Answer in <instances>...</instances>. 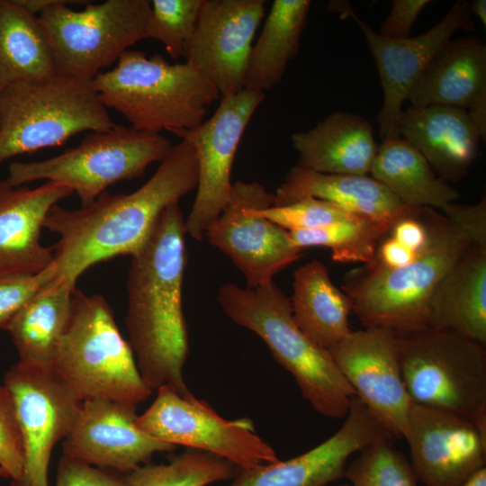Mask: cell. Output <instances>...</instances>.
Masks as SVG:
<instances>
[{"label": "cell", "instance_id": "6da1fadb", "mask_svg": "<svg viewBox=\"0 0 486 486\" xmlns=\"http://www.w3.org/2000/svg\"><path fill=\"white\" fill-rule=\"evenodd\" d=\"M173 145L157 171L130 194L104 193L76 210L53 206L44 229L58 235L52 266L73 286L91 266L135 256L148 243L164 211L197 187L198 164L189 139Z\"/></svg>", "mask_w": 486, "mask_h": 486}, {"label": "cell", "instance_id": "7a4b0ae2", "mask_svg": "<svg viewBox=\"0 0 486 486\" xmlns=\"http://www.w3.org/2000/svg\"><path fill=\"white\" fill-rule=\"evenodd\" d=\"M184 218L178 202L162 213L146 246L130 256L125 326L140 374L153 392L167 385L190 393L183 377L188 331L182 288L186 266Z\"/></svg>", "mask_w": 486, "mask_h": 486}, {"label": "cell", "instance_id": "3957f363", "mask_svg": "<svg viewBox=\"0 0 486 486\" xmlns=\"http://www.w3.org/2000/svg\"><path fill=\"white\" fill-rule=\"evenodd\" d=\"M486 243V199L452 203L439 213L427 248L413 262L389 271L347 272L342 290L364 327L406 331L427 327L430 297L442 277L473 244Z\"/></svg>", "mask_w": 486, "mask_h": 486}, {"label": "cell", "instance_id": "277c9868", "mask_svg": "<svg viewBox=\"0 0 486 486\" xmlns=\"http://www.w3.org/2000/svg\"><path fill=\"white\" fill-rule=\"evenodd\" d=\"M217 300L232 321L266 344L315 411L331 418L346 417L356 396L354 390L328 350L312 342L296 325L290 298L274 281L255 288L227 283L220 286Z\"/></svg>", "mask_w": 486, "mask_h": 486}, {"label": "cell", "instance_id": "5b68a950", "mask_svg": "<svg viewBox=\"0 0 486 486\" xmlns=\"http://www.w3.org/2000/svg\"><path fill=\"white\" fill-rule=\"evenodd\" d=\"M92 86L106 109H113L140 131L174 134L204 121L207 107L220 98L217 88L193 65L168 63L156 53L126 51Z\"/></svg>", "mask_w": 486, "mask_h": 486}, {"label": "cell", "instance_id": "8992f818", "mask_svg": "<svg viewBox=\"0 0 486 486\" xmlns=\"http://www.w3.org/2000/svg\"><path fill=\"white\" fill-rule=\"evenodd\" d=\"M51 369L82 401L107 400L137 407L153 392L107 300L76 287Z\"/></svg>", "mask_w": 486, "mask_h": 486}, {"label": "cell", "instance_id": "52a82bcc", "mask_svg": "<svg viewBox=\"0 0 486 486\" xmlns=\"http://www.w3.org/2000/svg\"><path fill=\"white\" fill-rule=\"evenodd\" d=\"M115 125L91 81L57 75L41 83L14 82L0 95V163Z\"/></svg>", "mask_w": 486, "mask_h": 486}, {"label": "cell", "instance_id": "ba28073f", "mask_svg": "<svg viewBox=\"0 0 486 486\" xmlns=\"http://www.w3.org/2000/svg\"><path fill=\"white\" fill-rule=\"evenodd\" d=\"M412 403L472 420L486 410V349L457 331L423 327L395 331Z\"/></svg>", "mask_w": 486, "mask_h": 486}, {"label": "cell", "instance_id": "9c48e42d", "mask_svg": "<svg viewBox=\"0 0 486 486\" xmlns=\"http://www.w3.org/2000/svg\"><path fill=\"white\" fill-rule=\"evenodd\" d=\"M172 146L158 132L116 124L107 130L89 132L79 145L58 156L10 164L5 180L13 186L38 180L58 183L86 206L117 182L142 177L147 167L161 162Z\"/></svg>", "mask_w": 486, "mask_h": 486}, {"label": "cell", "instance_id": "30bf717a", "mask_svg": "<svg viewBox=\"0 0 486 486\" xmlns=\"http://www.w3.org/2000/svg\"><path fill=\"white\" fill-rule=\"evenodd\" d=\"M150 11L148 0H61L38 18L58 75L92 81L130 47L146 40Z\"/></svg>", "mask_w": 486, "mask_h": 486}, {"label": "cell", "instance_id": "8fae6325", "mask_svg": "<svg viewBox=\"0 0 486 486\" xmlns=\"http://www.w3.org/2000/svg\"><path fill=\"white\" fill-rule=\"evenodd\" d=\"M136 426L155 439L220 456L240 469L280 460L256 434L250 418L226 419L208 402L191 392L181 395L167 385L157 390L154 401L138 416Z\"/></svg>", "mask_w": 486, "mask_h": 486}, {"label": "cell", "instance_id": "7c38bea8", "mask_svg": "<svg viewBox=\"0 0 486 486\" xmlns=\"http://www.w3.org/2000/svg\"><path fill=\"white\" fill-rule=\"evenodd\" d=\"M274 202V194L262 184L237 181L220 214L204 234L212 246L231 259L250 288L272 282L303 255L287 230L259 213Z\"/></svg>", "mask_w": 486, "mask_h": 486}, {"label": "cell", "instance_id": "4fadbf2b", "mask_svg": "<svg viewBox=\"0 0 486 486\" xmlns=\"http://www.w3.org/2000/svg\"><path fill=\"white\" fill-rule=\"evenodd\" d=\"M4 384L14 400L23 446V468L10 486H50L52 449L71 431L82 400L51 367L18 362L5 374Z\"/></svg>", "mask_w": 486, "mask_h": 486}, {"label": "cell", "instance_id": "5bb4252c", "mask_svg": "<svg viewBox=\"0 0 486 486\" xmlns=\"http://www.w3.org/2000/svg\"><path fill=\"white\" fill-rule=\"evenodd\" d=\"M265 93L242 89L220 97L215 112L192 130L176 133L192 142L198 164L197 192L184 220L187 235L202 241L220 214L230 196L231 168L236 152Z\"/></svg>", "mask_w": 486, "mask_h": 486}, {"label": "cell", "instance_id": "9a60e30c", "mask_svg": "<svg viewBox=\"0 0 486 486\" xmlns=\"http://www.w3.org/2000/svg\"><path fill=\"white\" fill-rule=\"evenodd\" d=\"M328 7L351 17L363 32L377 67L383 103L377 122L383 140L400 137L402 105L428 63L459 31H472L469 4L459 0L432 28L416 37L392 40L380 36L362 21L345 2H330Z\"/></svg>", "mask_w": 486, "mask_h": 486}, {"label": "cell", "instance_id": "2e32d148", "mask_svg": "<svg viewBox=\"0 0 486 486\" xmlns=\"http://www.w3.org/2000/svg\"><path fill=\"white\" fill-rule=\"evenodd\" d=\"M328 350L372 415L393 436L404 438L412 402L402 378L395 331L364 327Z\"/></svg>", "mask_w": 486, "mask_h": 486}, {"label": "cell", "instance_id": "e0dca14e", "mask_svg": "<svg viewBox=\"0 0 486 486\" xmlns=\"http://www.w3.org/2000/svg\"><path fill=\"white\" fill-rule=\"evenodd\" d=\"M265 0H203L184 55L219 91L220 97L244 89L256 32Z\"/></svg>", "mask_w": 486, "mask_h": 486}, {"label": "cell", "instance_id": "ac0fdd59", "mask_svg": "<svg viewBox=\"0 0 486 486\" xmlns=\"http://www.w3.org/2000/svg\"><path fill=\"white\" fill-rule=\"evenodd\" d=\"M404 438L425 486H461L485 467L486 440L464 417L412 403Z\"/></svg>", "mask_w": 486, "mask_h": 486}, {"label": "cell", "instance_id": "d6986e66", "mask_svg": "<svg viewBox=\"0 0 486 486\" xmlns=\"http://www.w3.org/2000/svg\"><path fill=\"white\" fill-rule=\"evenodd\" d=\"M136 406L107 400L82 402L77 418L63 441V454L122 474L150 463L158 452L176 446L151 437L136 426Z\"/></svg>", "mask_w": 486, "mask_h": 486}, {"label": "cell", "instance_id": "ffe728a7", "mask_svg": "<svg viewBox=\"0 0 486 486\" xmlns=\"http://www.w3.org/2000/svg\"><path fill=\"white\" fill-rule=\"evenodd\" d=\"M343 425L327 440L286 461L240 469L229 486H328L344 478L350 457L393 436L354 396Z\"/></svg>", "mask_w": 486, "mask_h": 486}, {"label": "cell", "instance_id": "44dd1931", "mask_svg": "<svg viewBox=\"0 0 486 486\" xmlns=\"http://www.w3.org/2000/svg\"><path fill=\"white\" fill-rule=\"evenodd\" d=\"M54 182L30 188L0 181V277L36 274L53 262V248L41 243V230L50 209L72 194Z\"/></svg>", "mask_w": 486, "mask_h": 486}, {"label": "cell", "instance_id": "7402d4cb", "mask_svg": "<svg viewBox=\"0 0 486 486\" xmlns=\"http://www.w3.org/2000/svg\"><path fill=\"white\" fill-rule=\"evenodd\" d=\"M399 133L447 183L467 175L482 140L465 109L446 105H410L402 112Z\"/></svg>", "mask_w": 486, "mask_h": 486}, {"label": "cell", "instance_id": "603a6c76", "mask_svg": "<svg viewBox=\"0 0 486 486\" xmlns=\"http://www.w3.org/2000/svg\"><path fill=\"white\" fill-rule=\"evenodd\" d=\"M291 140L298 166L324 174L368 176L378 145L371 123L346 112H336Z\"/></svg>", "mask_w": 486, "mask_h": 486}, {"label": "cell", "instance_id": "cb8c5ba5", "mask_svg": "<svg viewBox=\"0 0 486 486\" xmlns=\"http://www.w3.org/2000/svg\"><path fill=\"white\" fill-rule=\"evenodd\" d=\"M427 327L447 328L486 345V243L472 245L436 286Z\"/></svg>", "mask_w": 486, "mask_h": 486}, {"label": "cell", "instance_id": "d4e9b609", "mask_svg": "<svg viewBox=\"0 0 486 486\" xmlns=\"http://www.w3.org/2000/svg\"><path fill=\"white\" fill-rule=\"evenodd\" d=\"M486 91V46L477 37L451 39L411 88L410 105L467 109Z\"/></svg>", "mask_w": 486, "mask_h": 486}, {"label": "cell", "instance_id": "484cf974", "mask_svg": "<svg viewBox=\"0 0 486 486\" xmlns=\"http://www.w3.org/2000/svg\"><path fill=\"white\" fill-rule=\"evenodd\" d=\"M274 194V206L312 197L356 215L382 220L394 218L408 206L370 176L324 174L298 165Z\"/></svg>", "mask_w": 486, "mask_h": 486}, {"label": "cell", "instance_id": "4316f807", "mask_svg": "<svg viewBox=\"0 0 486 486\" xmlns=\"http://www.w3.org/2000/svg\"><path fill=\"white\" fill-rule=\"evenodd\" d=\"M290 300L296 325L319 346L329 349L353 331L352 301L334 284L322 262L315 259L294 271Z\"/></svg>", "mask_w": 486, "mask_h": 486}, {"label": "cell", "instance_id": "83f0119b", "mask_svg": "<svg viewBox=\"0 0 486 486\" xmlns=\"http://www.w3.org/2000/svg\"><path fill=\"white\" fill-rule=\"evenodd\" d=\"M370 175L409 206L443 212L460 196L400 136L383 140L378 146Z\"/></svg>", "mask_w": 486, "mask_h": 486}, {"label": "cell", "instance_id": "f1b7e54d", "mask_svg": "<svg viewBox=\"0 0 486 486\" xmlns=\"http://www.w3.org/2000/svg\"><path fill=\"white\" fill-rule=\"evenodd\" d=\"M76 286L54 278L41 287L14 315L6 330L25 364L51 367L66 328Z\"/></svg>", "mask_w": 486, "mask_h": 486}, {"label": "cell", "instance_id": "f546056e", "mask_svg": "<svg viewBox=\"0 0 486 486\" xmlns=\"http://www.w3.org/2000/svg\"><path fill=\"white\" fill-rule=\"evenodd\" d=\"M58 75L54 55L36 14L16 0H0V86L41 83Z\"/></svg>", "mask_w": 486, "mask_h": 486}, {"label": "cell", "instance_id": "4dcf8cb0", "mask_svg": "<svg viewBox=\"0 0 486 486\" xmlns=\"http://www.w3.org/2000/svg\"><path fill=\"white\" fill-rule=\"evenodd\" d=\"M310 7L309 0H275L252 46L244 88L265 93L281 83L294 58Z\"/></svg>", "mask_w": 486, "mask_h": 486}, {"label": "cell", "instance_id": "1f68e13d", "mask_svg": "<svg viewBox=\"0 0 486 486\" xmlns=\"http://www.w3.org/2000/svg\"><path fill=\"white\" fill-rule=\"evenodd\" d=\"M394 218L382 220L355 215L325 226L288 232L293 245L302 250L326 247L335 262L364 265L372 260L378 241Z\"/></svg>", "mask_w": 486, "mask_h": 486}, {"label": "cell", "instance_id": "d6a6232c", "mask_svg": "<svg viewBox=\"0 0 486 486\" xmlns=\"http://www.w3.org/2000/svg\"><path fill=\"white\" fill-rule=\"evenodd\" d=\"M238 470L220 456L186 448L167 464L148 463L123 476L129 486H207L233 479Z\"/></svg>", "mask_w": 486, "mask_h": 486}, {"label": "cell", "instance_id": "836d02e7", "mask_svg": "<svg viewBox=\"0 0 486 486\" xmlns=\"http://www.w3.org/2000/svg\"><path fill=\"white\" fill-rule=\"evenodd\" d=\"M439 213L432 208L407 206L378 241L372 260L361 267L381 272L413 262L428 246Z\"/></svg>", "mask_w": 486, "mask_h": 486}, {"label": "cell", "instance_id": "e575fe53", "mask_svg": "<svg viewBox=\"0 0 486 486\" xmlns=\"http://www.w3.org/2000/svg\"><path fill=\"white\" fill-rule=\"evenodd\" d=\"M344 478L350 486H418L407 460L394 447L392 437L379 439L348 462Z\"/></svg>", "mask_w": 486, "mask_h": 486}, {"label": "cell", "instance_id": "d590c367", "mask_svg": "<svg viewBox=\"0 0 486 486\" xmlns=\"http://www.w3.org/2000/svg\"><path fill=\"white\" fill-rule=\"evenodd\" d=\"M203 0H153L146 39L161 42L169 56L184 58L194 36Z\"/></svg>", "mask_w": 486, "mask_h": 486}, {"label": "cell", "instance_id": "8d00e7d4", "mask_svg": "<svg viewBox=\"0 0 486 486\" xmlns=\"http://www.w3.org/2000/svg\"><path fill=\"white\" fill-rule=\"evenodd\" d=\"M259 213L287 231L325 226L356 215L333 202L312 197L272 206L260 210Z\"/></svg>", "mask_w": 486, "mask_h": 486}, {"label": "cell", "instance_id": "74e56055", "mask_svg": "<svg viewBox=\"0 0 486 486\" xmlns=\"http://www.w3.org/2000/svg\"><path fill=\"white\" fill-rule=\"evenodd\" d=\"M23 468V446L12 396L0 382V476L14 482Z\"/></svg>", "mask_w": 486, "mask_h": 486}, {"label": "cell", "instance_id": "f35d334b", "mask_svg": "<svg viewBox=\"0 0 486 486\" xmlns=\"http://www.w3.org/2000/svg\"><path fill=\"white\" fill-rule=\"evenodd\" d=\"M56 277L51 265L36 274L0 277V328L5 329L19 310L46 284Z\"/></svg>", "mask_w": 486, "mask_h": 486}, {"label": "cell", "instance_id": "ab89813d", "mask_svg": "<svg viewBox=\"0 0 486 486\" xmlns=\"http://www.w3.org/2000/svg\"><path fill=\"white\" fill-rule=\"evenodd\" d=\"M55 486H129L123 474L93 467L64 454L60 457Z\"/></svg>", "mask_w": 486, "mask_h": 486}, {"label": "cell", "instance_id": "60d3db41", "mask_svg": "<svg viewBox=\"0 0 486 486\" xmlns=\"http://www.w3.org/2000/svg\"><path fill=\"white\" fill-rule=\"evenodd\" d=\"M429 3V0H392L391 11L377 33L392 40L410 38L414 22Z\"/></svg>", "mask_w": 486, "mask_h": 486}, {"label": "cell", "instance_id": "b9f144b4", "mask_svg": "<svg viewBox=\"0 0 486 486\" xmlns=\"http://www.w3.org/2000/svg\"><path fill=\"white\" fill-rule=\"evenodd\" d=\"M466 111L484 141L486 139V91L480 94Z\"/></svg>", "mask_w": 486, "mask_h": 486}, {"label": "cell", "instance_id": "7bdbcfd3", "mask_svg": "<svg viewBox=\"0 0 486 486\" xmlns=\"http://www.w3.org/2000/svg\"><path fill=\"white\" fill-rule=\"evenodd\" d=\"M470 13L476 15L483 26L486 25V1L473 0L469 4Z\"/></svg>", "mask_w": 486, "mask_h": 486}, {"label": "cell", "instance_id": "ee69618b", "mask_svg": "<svg viewBox=\"0 0 486 486\" xmlns=\"http://www.w3.org/2000/svg\"><path fill=\"white\" fill-rule=\"evenodd\" d=\"M461 486H486V467L477 471Z\"/></svg>", "mask_w": 486, "mask_h": 486}, {"label": "cell", "instance_id": "f6af8a7d", "mask_svg": "<svg viewBox=\"0 0 486 486\" xmlns=\"http://www.w3.org/2000/svg\"><path fill=\"white\" fill-rule=\"evenodd\" d=\"M338 486H350L348 483H343V484H340V485H338Z\"/></svg>", "mask_w": 486, "mask_h": 486}, {"label": "cell", "instance_id": "bcb514c9", "mask_svg": "<svg viewBox=\"0 0 486 486\" xmlns=\"http://www.w3.org/2000/svg\"><path fill=\"white\" fill-rule=\"evenodd\" d=\"M1 92H2V87H1V86H0V95H1Z\"/></svg>", "mask_w": 486, "mask_h": 486}]
</instances>
